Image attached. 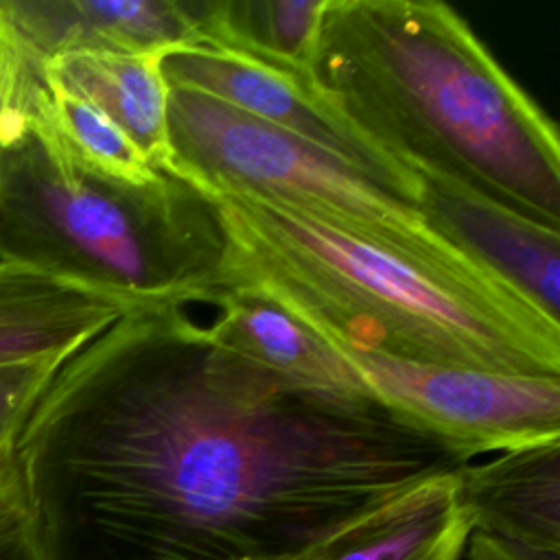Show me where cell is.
Instances as JSON below:
<instances>
[{
	"label": "cell",
	"mask_w": 560,
	"mask_h": 560,
	"mask_svg": "<svg viewBox=\"0 0 560 560\" xmlns=\"http://www.w3.org/2000/svg\"><path fill=\"white\" fill-rule=\"evenodd\" d=\"M131 311L109 293L0 260V365L68 359Z\"/></svg>",
	"instance_id": "obj_11"
},
{
	"label": "cell",
	"mask_w": 560,
	"mask_h": 560,
	"mask_svg": "<svg viewBox=\"0 0 560 560\" xmlns=\"http://www.w3.org/2000/svg\"><path fill=\"white\" fill-rule=\"evenodd\" d=\"M160 72L168 88L199 92L293 133L374 177L418 208L420 182L361 138L317 92L308 72L208 42L164 50Z\"/></svg>",
	"instance_id": "obj_7"
},
{
	"label": "cell",
	"mask_w": 560,
	"mask_h": 560,
	"mask_svg": "<svg viewBox=\"0 0 560 560\" xmlns=\"http://www.w3.org/2000/svg\"><path fill=\"white\" fill-rule=\"evenodd\" d=\"M0 260L109 293L133 311L217 306L230 243L214 201L177 173L120 184L26 131L0 149Z\"/></svg>",
	"instance_id": "obj_4"
},
{
	"label": "cell",
	"mask_w": 560,
	"mask_h": 560,
	"mask_svg": "<svg viewBox=\"0 0 560 560\" xmlns=\"http://www.w3.org/2000/svg\"><path fill=\"white\" fill-rule=\"evenodd\" d=\"M214 311L210 332L238 354L308 387L372 396L335 346L262 293L230 287Z\"/></svg>",
	"instance_id": "obj_12"
},
{
	"label": "cell",
	"mask_w": 560,
	"mask_h": 560,
	"mask_svg": "<svg viewBox=\"0 0 560 560\" xmlns=\"http://www.w3.org/2000/svg\"><path fill=\"white\" fill-rule=\"evenodd\" d=\"M197 42L308 72L326 0H188Z\"/></svg>",
	"instance_id": "obj_15"
},
{
	"label": "cell",
	"mask_w": 560,
	"mask_h": 560,
	"mask_svg": "<svg viewBox=\"0 0 560 560\" xmlns=\"http://www.w3.org/2000/svg\"><path fill=\"white\" fill-rule=\"evenodd\" d=\"M66 359L0 365V448L15 444L35 402Z\"/></svg>",
	"instance_id": "obj_19"
},
{
	"label": "cell",
	"mask_w": 560,
	"mask_h": 560,
	"mask_svg": "<svg viewBox=\"0 0 560 560\" xmlns=\"http://www.w3.org/2000/svg\"><path fill=\"white\" fill-rule=\"evenodd\" d=\"M418 210L433 232L560 315V232L438 179L420 177Z\"/></svg>",
	"instance_id": "obj_8"
},
{
	"label": "cell",
	"mask_w": 560,
	"mask_h": 560,
	"mask_svg": "<svg viewBox=\"0 0 560 560\" xmlns=\"http://www.w3.org/2000/svg\"><path fill=\"white\" fill-rule=\"evenodd\" d=\"M11 446H13V444H11ZM4 448H7V446H4ZM0 451H2V448H0Z\"/></svg>",
	"instance_id": "obj_22"
},
{
	"label": "cell",
	"mask_w": 560,
	"mask_h": 560,
	"mask_svg": "<svg viewBox=\"0 0 560 560\" xmlns=\"http://www.w3.org/2000/svg\"><path fill=\"white\" fill-rule=\"evenodd\" d=\"M39 66L0 0V149L28 131L31 98L42 79Z\"/></svg>",
	"instance_id": "obj_17"
},
{
	"label": "cell",
	"mask_w": 560,
	"mask_h": 560,
	"mask_svg": "<svg viewBox=\"0 0 560 560\" xmlns=\"http://www.w3.org/2000/svg\"><path fill=\"white\" fill-rule=\"evenodd\" d=\"M455 475L372 516L335 560H459L470 529L457 508Z\"/></svg>",
	"instance_id": "obj_16"
},
{
	"label": "cell",
	"mask_w": 560,
	"mask_h": 560,
	"mask_svg": "<svg viewBox=\"0 0 560 560\" xmlns=\"http://www.w3.org/2000/svg\"><path fill=\"white\" fill-rule=\"evenodd\" d=\"M13 453L48 560H289L468 464L186 308L131 311L70 354Z\"/></svg>",
	"instance_id": "obj_1"
},
{
	"label": "cell",
	"mask_w": 560,
	"mask_h": 560,
	"mask_svg": "<svg viewBox=\"0 0 560 560\" xmlns=\"http://www.w3.org/2000/svg\"><path fill=\"white\" fill-rule=\"evenodd\" d=\"M374 516H376V514H374ZM370 518H372V516H370ZM370 518H365V521H361L359 525L346 529L343 534H339V536H335V538H330V540L317 545L315 549H311V551H306V553H302V556H298V558H289V560H335V558L352 542V538L361 532V527H363Z\"/></svg>",
	"instance_id": "obj_21"
},
{
	"label": "cell",
	"mask_w": 560,
	"mask_h": 560,
	"mask_svg": "<svg viewBox=\"0 0 560 560\" xmlns=\"http://www.w3.org/2000/svg\"><path fill=\"white\" fill-rule=\"evenodd\" d=\"M470 534L560 560V440L497 453L455 475Z\"/></svg>",
	"instance_id": "obj_9"
},
{
	"label": "cell",
	"mask_w": 560,
	"mask_h": 560,
	"mask_svg": "<svg viewBox=\"0 0 560 560\" xmlns=\"http://www.w3.org/2000/svg\"><path fill=\"white\" fill-rule=\"evenodd\" d=\"M164 171L203 190L249 192L335 230L427 258L477 262L433 232L420 210L396 190L328 151L199 92L168 88Z\"/></svg>",
	"instance_id": "obj_5"
},
{
	"label": "cell",
	"mask_w": 560,
	"mask_h": 560,
	"mask_svg": "<svg viewBox=\"0 0 560 560\" xmlns=\"http://www.w3.org/2000/svg\"><path fill=\"white\" fill-rule=\"evenodd\" d=\"M337 350L372 396L466 462L560 440V376L501 374Z\"/></svg>",
	"instance_id": "obj_6"
},
{
	"label": "cell",
	"mask_w": 560,
	"mask_h": 560,
	"mask_svg": "<svg viewBox=\"0 0 560 560\" xmlns=\"http://www.w3.org/2000/svg\"><path fill=\"white\" fill-rule=\"evenodd\" d=\"M308 74L361 138L416 179L560 232L556 125L448 4L326 0Z\"/></svg>",
	"instance_id": "obj_2"
},
{
	"label": "cell",
	"mask_w": 560,
	"mask_h": 560,
	"mask_svg": "<svg viewBox=\"0 0 560 560\" xmlns=\"http://www.w3.org/2000/svg\"><path fill=\"white\" fill-rule=\"evenodd\" d=\"M162 52L68 50L42 61V79L96 105L160 171L168 162V85Z\"/></svg>",
	"instance_id": "obj_13"
},
{
	"label": "cell",
	"mask_w": 560,
	"mask_h": 560,
	"mask_svg": "<svg viewBox=\"0 0 560 560\" xmlns=\"http://www.w3.org/2000/svg\"><path fill=\"white\" fill-rule=\"evenodd\" d=\"M203 192L230 243V287L262 293L330 346L560 376V319L486 267L341 232L249 192Z\"/></svg>",
	"instance_id": "obj_3"
},
{
	"label": "cell",
	"mask_w": 560,
	"mask_h": 560,
	"mask_svg": "<svg viewBox=\"0 0 560 560\" xmlns=\"http://www.w3.org/2000/svg\"><path fill=\"white\" fill-rule=\"evenodd\" d=\"M28 131L50 153L112 182L140 186L160 173L107 114L46 79L33 92Z\"/></svg>",
	"instance_id": "obj_14"
},
{
	"label": "cell",
	"mask_w": 560,
	"mask_h": 560,
	"mask_svg": "<svg viewBox=\"0 0 560 560\" xmlns=\"http://www.w3.org/2000/svg\"><path fill=\"white\" fill-rule=\"evenodd\" d=\"M468 542H470L468 560H549V558L525 553L516 547H510L505 542H499L481 534H470Z\"/></svg>",
	"instance_id": "obj_20"
},
{
	"label": "cell",
	"mask_w": 560,
	"mask_h": 560,
	"mask_svg": "<svg viewBox=\"0 0 560 560\" xmlns=\"http://www.w3.org/2000/svg\"><path fill=\"white\" fill-rule=\"evenodd\" d=\"M33 55L164 52L197 42L188 0H2Z\"/></svg>",
	"instance_id": "obj_10"
},
{
	"label": "cell",
	"mask_w": 560,
	"mask_h": 560,
	"mask_svg": "<svg viewBox=\"0 0 560 560\" xmlns=\"http://www.w3.org/2000/svg\"><path fill=\"white\" fill-rule=\"evenodd\" d=\"M13 446L0 451V560H48Z\"/></svg>",
	"instance_id": "obj_18"
}]
</instances>
